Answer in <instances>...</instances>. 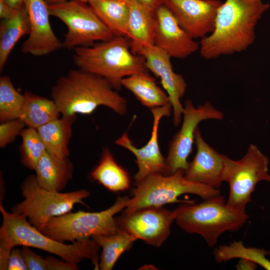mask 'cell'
<instances>
[{
  "label": "cell",
  "instance_id": "1",
  "mask_svg": "<svg viewBox=\"0 0 270 270\" xmlns=\"http://www.w3.org/2000/svg\"><path fill=\"white\" fill-rule=\"evenodd\" d=\"M270 5L262 0H226L218 9L214 30L200 39L206 60L246 50L256 38L255 28Z\"/></svg>",
  "mask_w": 270,
  "mask_h": 270
},
{
  "label": "cell",
  "instance_id": "2",
  "mask_svg": "<svg viewBox=\"0 0 270 270\" xmlns=\"http://www.w3.org/2000/svg\"><path fill=\"white\" fill-rule=\"evenodd\" d=\"M2 224L0 228V270H7L12 250L16 246L33 247L56 255L64 261L78 264L84 258L91 260L98 270L100 246L94 239L78 240L66 244L43 234L24 216L8 212L2 204Z\"/></svg>",
  "mask_w": 270,
  "mask_h": 270
},
{
  "label": "cell",
  "instance_id": "3",
  "mask_svg": "<svg viewBox=\"0 0 270 270\" xmlns=\"http://www.w3.org/2000/svg\"><path fill=\"white\" fill-rule=\"evenodd\" d=\"M50 97L62 116L90 114L100 106L122 116L128 111L126 100L107 79L80 68L58 78L51 89Z\"/></svg>",
  "mask_w": 270,
  "mask_h": 270
},
{
  "label": "cell",
  "instance_id": "4",
  "mask_svg": "<svg viewBox=\"0 0 270 270\" xmlns=\"http://www.w3.org/2000/svg\"><path fill=\"white\" fill-rule=\"evenodd\" d=\"M72 60L82 70L107 79L117 90L126 77L136 74H148L144 58L130 50V40L127 36L112 38L92 46L74 48Z\"/></svg>",
  "mask_w": 270,
  "mask_h": 270
},
{
  "label": "cell",
  "instance_id": "5",
  "mask_svg": "<svg viewBox=\"0 0 270 270\" xmlns=\"http://www.w3.org/2000/svg\"><path fill=\"white\" fill-rule=\"evenodd\" d=\"M174 210L177 224L187 232L201 236L210 247L216 244L222 234L237 231L248 218L246 212L228 206L220 194L199 204L182 202Z\"/></svg>",
  "mask_w": 270,
  "mask_h": 270
},
{
  "label": "cell",
  "instance_id": "6",
  "mask_svg": "<svg viewBox=\"0 0 270 270\" xmlns=\"http://www.w3.org/2000/svg\"><path fill=\"white\" fill-rule=\"evenodd\" d=\"M182 170L166 176L161 173L152 174L135 184L133 197L124 208L122 215H128L140 210L174 202H191L180 200L178 197L184 194L197 195L203 200L220 194L218 188L190 182L184 176Z\"/></svg>",
  "mask_w": 270,
  "mask_h": 270
},
{
  "label": "cell",
  "instance_id": "7",
  "mask_svg": "<svg viewBox=\"0 0 270 270\" xmlns=\"http://www.w3.org/2000/svg\"><path fill=\"white\" fill-rule=\"evenodd\" d=\"M130 200L127 196H118L112 206L100 212L80 210L53 217L41 232L61 242H73L94 236L113 234L118 230L114 216L128 206Z\"/></svg>",
  "mask_w": 270,
  "mask_h": 270
},
{
  "label": "cell",
  "instance_id": "8",
  "mask_svg": "<svg viewBox=\"0 0 270 270\" xmlns=\"http://www.w3.org/2000/svg\"><path fill=\"white\" fill-rule=\"evenodd\" d=\"M21 190L24 200L14 206L12 212L28 218L40 232L51 218L70 212L76 204L85 205L82 200L90 195L86 190L65 193L48 190L38 184L34 174L24 180Z\"/></svg>",
  "mask_w": 270,
  "mask_h": 270
},
{
  "label": "cell",
  "instance_id": "9",
  "mask_svg": "<svg viewBox=\"0 0 270 270\" xmlns=\"http://www.w3.org/2000/svg\"><path fill=\"white\" fill-rule=\"evenodd\" d=\"M224 162V180L230 186L226 204L232 208L246 212V204L256 184L261 181L270 182L269 160L254 144H250L246 154L240 160H234L223 154Z\"/></svg>",
  "mask_w": 270,
  "mask_h": 270
},
{
  "label": "cell",
  "instance_id": "10",
  "mask_svg": "<svg viewBox=\"0 0 270 270\" xmlns=\"http://www.w3.org/2000/svg\"><path fill=\"white\" fill-rule=\"evenodd\" d=\"M87 2L68 0L48 4L50 16L62 22L68 28L62 47L70 50L107 40L114 36Z\"/></svg>",
  "mask_w": 270,
  "mask_h": 270
},
{
  "label": "cell",
  "instance_id": "11",
  "mask_svg": "<svg viewBox=\"0 0 270 270\" xmlns=\"http://www.w3.org/2000/svg\"><path fill=\"white\" fill-rule=\"evenodd\" d=\"M183 122L181 128L170 141L166 158L164 174L172 175L179 170L185 171L188 166V158L192 151L194 134L198 124L204 120H222L223 113L208 102L195 107L188 99L184 102Z\"/></svg>",
  "mask_w": 270,
  "mask_h": 270
},
{
  "label": "cell",
  "instance_id": "12",
  "mask_svg": "<svg viewBox=\"0 0 270 270\" xmlns=\"http://www.w3.org/2000/svg\"><path fill=\"white\" fill-rule=\"evenodd\" d=\"M174 220V210L170 211L162 206L146 208L115 218L118 228L156 247L168 238Z\"/></svg>",
  "mask_w": 270,
  "mask_h": 270
},
{
  "label": "cell",
  "instance_id": "13",
  "mask_svg": "<svg viewBox=\"0 0 270 270\" xmlns=\"http://www.w3.org/2000/svg\"><path fill=\"white\" fill-rule=\"evenodd\" d=\"M132 52L143 56L148 70L160 78L172 106L174 124L177 126L181 122L184 111L180 100L187 88L183 76L174 71L171 58L155 45L141 46Z\"/></svg>",
  "mask_w": 270,
  "mask_h": 270
},
{
  "label": "cell",
  "instance_id": "14",
  "mask_svg": "<svg viewBox=\"0 0 270 270\" xmlns=\"http://www.w3.org/2000/svg\"><path fill=\"white\" fill-rule=\"evenodd\" d=\"M172 106L170 102L158 108L150 110L153 116L151 137L146 144L140 148L134 146L128 136L124 132L115 141V144L122 146L136 156L138 170L134 176L135 184L148 176L154 173L164 174L166 170V159L162 156L158 144V130L160 122L164 116H170Z\"/></svg>",
  "mask_w": 270,
  "mask_h": 270
},
{
  "label": "cell",
  "instance_id": "15",
  "mask_svg": "<svg viewBox=\"0 0 270 270\" xmlns=\"http://www.w3.org/2000/svg\"><path fill=\"white\" fill-rule=\"evenodd\" d=\"M220 0H166L180 26L194 39L202 38L214 30Z\"/></svg>",
  "mask_w": 270,
  "mask_h": 270
},
{
  "label": "cell",
  "instance_id": "16",
  "mask_svg": "<svg viewBox=\"0 0 270 270\" xmlns=\"http://www.w3.org/2000/svg\"><path fill=\"white\" fill-rule=\"evenodd\" d=\"M24 5L28 17L30 32L22 46V52L42 56L63 48L62 42L51 27L48 4L45 0H24Z\"/></svg>",
  "mask_w": 270,
  "mask_h": 270
},
{
  "label": "cell",
  "instance_id": "17",
  "mask_svg": "<svg viewBox=\"0 0 270 270\" xmlns=\"http://www.w3.org/2000/svg\"><path fill=\"white\" fill-rule=\"evenodd\" d=\"M156 16L154 44L171 58L183 59L199 49V43L180 26L166 4L156 9Z\"/></svg>",
  "mask_w": 270,
  "mask_h": 270
},
{
  "label": "cell",
  "instance_id": "18",
  "mask_svg": "<svg viewBox=\"0 0 270 270\" xmlns=\"http://www.w3.org/2000/svg\"><path fill=\"white\" fill-rule=\"evenodd\" d=\"M196 152L188 162L184 176L187 180L218 188L224 180L223 154L210 146L202 138L198 127L194 134Z\"/></svg>",
  "mask_w": 270,
  "mask_h": 270
},
{
  "label": "cell",
  "instance_id": "19",
  "mask_svg": "<svg viewBox=\"0 0 270 270\" xmlns=\"http://www.w3.org/2000/svg\"><path fill=\"white\" fill-rule=\"evenodd\" d=\"M34 170L37 182L42 188L60 192L72 178L74 166L68 157L61 158L46 150Z\"/></svg>",
  "mask_w": 270,
  "mask_h": 270
},
{
  "label": "cell",
  "instance_id": "20",
  "mask_svg": "<svg viewBox=\"0 0 270 270\" xmlns=\"http://www.w3.org/2000/svg\"><path fill=\"white\" fill-rule=\"evenodd\" d=\"M128 4L127 37L130 40L131 51L141 46L154 45L156 12L137 0H130Z\"/></svg>",
  "mask_w": 270,
  "mask_h": 270
},
{
  "label": "cell",
  "instance_id": "21",
  "mask_svg": "<svg viewBox=\"0 0 270 270\" xmlns=\"http://www.w3.org/2000/svg\"><path fill=\"white\" fill-rule=\"evenodd\" d=\"M76 116H62L36 128L46 150L61 158L68 157V145Z\"/></svg>",
  "mask_w": 270,
  "mask_h": 270
},
{
  "label": "cell",
  "instance_id": "22",
  "mask_svg": "<svg viewBox=\"0 0 270 270\" xmlns=\"http://www.w3.org/2000/svg\"><path fill=\"white\" fill-rule=\"evenodd\" d=\"M18 118L30 128H38L60 118V112L52 99L26 91Z\"/></svg>",
  "mask_w": 270,
  "mask_h": 270
},
{
  "label": "cell",
  "instance_id": "23",
  "mask_svg": "<svg viewBox=\"0 0 270 270\" xmlns=\"http://www.w3.org/2000/svg\"><path fill=\"white\" fill-rule=\"evenodd\" d=\"M122 86L130 90L143 106L150 110L170 102L167 94L148 74H136L124 78Z\"/></svg>",
  "mask_w": 270,
  "mask_h": 270
},
{
  "label": "cell",
  "instance_id": "24",
  "mask_svg": "<svg viewBox=\"0 0 270 270\" xmlns=\"http://www.w3.org/2000/svg\"><path fill=\"white\" fill-rule=\"evenodd\" d=\"M90 177L113 192L123 191L130 187L128 172L116 162L108 147H104L100 162L90 173Z\"/></svg>",
  "mask_w": 270,
  "mask_h": 270
},
{
  "label": "cell",
  "instance_id": "25",
  "mask_svg": "<svg viewBox=\"0 0 270 270\" xmlns=\"http://www.w3.org/2000/svg\"><path fill=\"white\" fill-rule=\"evenodd\" d=\"M28 17L24 5L12 17L2 20L0 24V71L2 72L8 56L16 42L29 34Z\"/></svg>",
  "mask_w": 270,
  "mask_h": 270
},
{
  "label": "cell",
  "instance_id": "26",
  "mask_svg": "<svg viewBox=\"0 0 270 270\" xmlns=\"http://www.w3.org/2000/svg\"><path fill=\"white\" fill-rule=\"evenodd\" d=\"M88 3L114 36H127L128 4L112 0H90Z\"/></svg>",
  "mask_w": 270,
  "mask_h": 270
},
{
  "label": "cell",
  "instance_id": "27",
  "mask_svg": "<svg viewBox=\"0 0 270 270\" xmlns=\"http://www.w3.org/2000/svg\"><path fill=\"white\" fill-rule=\"evenodd\" d=\"M102 248L100 268L111 270L121 254L129 250L137 239L126 232L118 228L110 235H96L92 237Z\"/></svg>",
  "mask_w": 270,
  "mask_h": 270
},
{
  "label": "cell",
  "instance_id": "28",
  "mask_svg": "<svg viewBox=\"0 0 270 270\" xmlns=\"http://www.w3.org/2000/svg\"><path fill=\"white\" fill-rule=\"evenodd\" d=\"M267 255H270V252L264 248L246 247L241 241L220 246L214 252V260L218 263L238 258L252 260L266 270H270V261L266 258Z\"/></svg>",
  "mask_w": 270,
  "mask_h": 270
},
{
  "label": "cell",
  "instance_id": "29",
  "mask_svg": "<svg viewBox=\"0 0 270 270\" xmlns=\"http://www.w3.org/2000/svg\"><path fill=\"white\" fill-rule=\"evenodd\" d=\"M24 95L14 87L10 78H0V120L1 122L18 118Z\"/></svg>",
  "mask_w": 270,
  "mask_h": 270
},
{
  "label": "cell",
  "instance_id": "30",
  "mask_svg": "<svg viewBox=\"0 0 270 270\" xmlns=\"http://www.w3.org/2000/svg\"><path fill=\"white\" fill-rule=\"evenodd\" d=\"M22 144L20 146V162L26 167L34 170L44 152L45 146L36 129L28 127L20 133Z\"/></svg>",
  "mask_w": 270,
  "mask_h": 270
},
{
  "label": "cell",
  "instance_id": "31",
  "mask_svg": "<svg viewBox=\"0 0 270 270\" xmlns=\"http://www.w3.org/2000/svg\"><path fill=\"white\" fill-rule=\"evenodd\" d=\"M26 124L20 118L5 122L0 124V147L4 148L14 141L18 135H20Z\"/></svg>",
  "mask_w": 270,
  "mask_h": 270
},
{
  "label": "cell",
  "instance_id": "32",
  "mask_svg": "<svg viewBox=\"0 0 270 270\" xmlns=\"http://www.w3.org/2000/svg\"><path fill=\"white\" fill-rule=\"evenodd\" d=\"M28 270H47L46 260L36 254L28 246H23L20 250Z\"/></svg>",
  "mask_w": 270,
  "mask_h": 270
},
{
  "label": "cell",
  "instance_id": "33",
  "mask_svg": "<svg viewBox=\"0 0 270 270\" xmlns=\"http://www.w3.org/2000/svg\"><path fill=\"white\" fill-rule=\"evenodd\" d=\"M8 270H28L20 250L14 248L12 250L8 260Z\"/></svg>",
  "mask_w": 270,
  "mask_h": 270
},
{
  "label": "cell",
  "instance_id": "34",
  "mask_svg": "<svg viewBox=\"0 0 270 270\" xmlns=\"http://www.w3.org/2000/svg\"><path fill=\"white\" fill-rule=\"evenodd\" d=\"M46 258L47 270H76L78 268L77 264L60 260L52 256H48Z\"/></svg>",
  "mask_w": 270,
  "mask_h": 270
},
{
  "label": "cell",
  "instance_id": "35",
  "mask_svg": "<svg viewBox=\"0 0 270 270\" xmlns=\"http://www.w3.org/2000/svg\"><path fill=\"white\" fill-rule=\"evenodd\" d=\"M18 9L11 7L4 0H0V18L2 20L12 17L16 14Z\"/></svg>",
  "mask_w": 270,
  "mask_h": 270
},
{
  "label": "cell",
  "instance_id": "36",
  "mask_svg": "<svg viewBox=\"0 0 270 270\" xmlns=\"http://www.w3.org/2000/svg\"><path fill=\"white\" fill-rule=\"evenodd\" d=\"M257 266L256 262L252 260L240 259L235 266L238 270H254L256 268Z\"/></svg>",
  "mask_w": 270,
  "mask_h": 270
},
{
  "label": "cell",
  "instance_id": "37",
  "mask_svg": "<svg viewBox=\"0 0 270 270\" xmlns=\"http://www.w3.org/2000/svg\"><path fill=\"white\" fill-rule=\"evenodd\" d=\"M152 10L156 12L160 6L164 4L166 0H137Z\"/></svg>",
  "mask_w": 270,
  "mask_h": 270
},
{
  "label": "cell",
  "instance_id": "38",
  "mask_svg": "<svg viewBox=\"0 0 270 270\" xmlns=\"http://www.w3.org/2000/svg\"><path fill=\"white\" fill-rule=\"evenodd\" d=\"M11 7L18 9L24 6V0H4Z\"/></svg>",
  "mask_w": 270,
  "mask_h": 270
},
{
  "label": "cell",
  "instance_id": "39",
  "mask_svg": "<svg viewBox=\"0 0 270 270\" xmlns=\"http://www.w3.org/2000/svg\"><path fill=\"white\" fill-rule=\"evenodd\" d=\"M68 0H76V1L84 2H88L90 0H45V1L48 4L57 3V2H64V1H68Z\"/></svg>",
  "mask_w": 270,
  "mask_h": 270
},
{
  "label": "cell",
  "instance_id": "40",
  "mask_svg": "<svg viewBox=\"0 0 270 270\" xmlns=\"http://www.w3.org/2000/svg\"><path fill=\"white\" fill-rule=\"evenodd\" d=\"M112 0L119 1V2H125L126 4H128L130 0Z\"/></svg>",
  "mask_w": 270,
  "mask_h": 270
}]
</instances>
